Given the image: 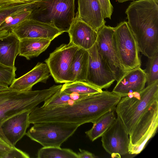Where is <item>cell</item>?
Here are the masks:
<instances>
[{"label": "cell", "mask_w": 158, "mask_h": 158, "mask_svg": "<svg viewBox=\"0 0 158 158\" xmlns=\"http://www.w3.org/2000/svg\"><path fill=\"white\" fill-rule=\"evenodd\" d=\"M57 92L54 86L41 90L20 91L9 87L0 91V126L3 121L15 114L31 110Z\"/></svg>", "instance_id": "277c9868"}, {"label": "cell", "mask_w": 158, "mask_h": 158, "mask_svg": "<svg viewBox=\"0 0 158 158\" xmlns=\"http://www.w3.org/2000/svg\"><path fill=\"white\" fill-rule=\"evenodd\" d=\"M20 40L44 39L52 41L63 33L55 27L33 19H26L12 31Z\"/></svg>", "instance_id": "4fadbf2b"}, {"label": "cell", "mask_w": 158, "mask_h": 158, "mask_svg": "<svg viewBox=\"0 0 158 158\" xmlns=\"http://www.w3.org/2000/svg\"><path fill=\"white\" fill-rule=\"evenodd\" d=\"M87 51L89 60L86 82L101 89L109 88L115 80L98 54L95 43Z\"/></svg>", "instance_id": "8fae6325"}, {"label": "cell", "mask_w": 158, "mask_h": 158, "mask_svg": "<svg viewBox=\"0 0 158 158\" xmlns=\"http://www.w3.org/2000/svg\"><path fill=\"white\" fill-rule=\"evenodd\" d=\"M67 32L70 38L69 42L87 50L95 44L98 35L97 32L76 15Z\"/></svg>", "instance_id": "9a60e30c"}, {"label": "cell", "mask_w": 158, "mask_h": 158, "mask_svg": "<svg viewBox=\"0 0 158 158\" xmlns=\"http://www.w3.org/2000/svg\"><path fill=\"white\" fill-rule=\"evenodd\" d=\"M114 39L119 60L125 71L140 67L139 51L127 22H122L114 27Z\"/></svg>", "instance_id": "52a82bcc"}, {"label": "cell", "mask_w": 158, "mask_h": 158, "mask_svg": "<svg viewBox=\"0 0 158 158\" xmlns=\"http://www.w3.org/2000/svg\"><path fill=\"white\" fill-rule=\"evenodd\" d=\"M79 47L70 42L63 44L50 53L45 62L50 74L57 83L71 82L70 68Z\"/></svg>", "instance_id": "9c48e42d"}, {"label": "cell", "mask_w": 158, "mask_h": 158, "mask_svg": "<svg viewBox=\"0 0 158 158\" xmlns=\"http://www.w3.org/2000/svg\"><path fill=\"white\" fill-rule=\"evenodd\" d=\"M146 74L140 67L127 71L119 80L112 92L122 97L129 94L139 92L145 87Z\"/></svg>", "instance_id": "5bb4252c"}, {"label": "cell", "mask_w": 158, "mask_h": 158, "mask_svg": "<svg viewBox=\"0 0 158 158\" xmlns=\"http://www.w3.org/2000/svg\"><path fill=\"white\" fill-rule=\"evenodd\" d=\"M9 86L0 83V91L8 88Z\"/></svg>", "instance_id": "836d02e7"}, {"label": "cell", "mask_w": 158, "mask_h": 158, "mask_svg": "<svg viewBox=\"0 0 158 158\" xmlns=\"http://www.w3.org/2000/svg\"><path fill=\"white\" fill-rule=\"evenodd\" d=\"M125 13L139 52L153 56L158 52V0H134Z\"/></svg>", "instance_id": "3957f363"}, {"label": "cell", "mask_w": 158, "mask_h": 158, "mask_svg": "<svg viewBox=\"0 0 158 158\" xmlns=\"http://www.w3.org/2000/svg\"><path fill=\"white\" fill-rule=\"evenodd\" d=\"M128 135L121 121L117 118L101 136L102 146L112 157L120 158L128 153Z\"/></svg>", "instance_id": "30bf717a"}, {"label": "cell", "mask_w": 158, "mask_h": 158, "mask_svg": "<svg viewBox=\"0 0 158 158\" xmlns=\"http://www.w3.org/2000/svg\"><path fill=\"white\" fill-rule=\"evenodd\" d=\"M35 0H0V6L17 3H27Z\"/></svg>", "instance_id": "d6a6232c"}, {"label": "cell", "mask_w": 158, "mask_h": 158, "mask_svg": "<svg viewBox=\"0 0 158 158\" xmlns=\"http://www.w3.org/2000/svg\"><path fill=\"white\" fill-rule=\"evenodd\" d=\"M0 140H1L0 139Z\"/></svg>", "instance_id": "d590c367"}, {"label": "cell", "mask_w": 158, "mask_h": 158, "mask_svg": "<svg viewBox=\"0 0 158 158\" xmlns=\"http://www.w3.org/2000/svg\"><path fill=\"white\" fill-rule=\"evenodd\" d=\"M35 0L29 2L14 3L0 6V25L9 16L25 10H32Z\"/></svg>", "instance_id": "484cf974"}, {"label": "cell", "mask_w": 158, "mask_h": 158, "mask_svg": "<svg viewBox=\"0 0 158 158\" xmlns=\"http://www.w3.org/2000/svg\"><path fill=\"white\" fill-rule=\"evenodd\" d=\"M114 111L108 112L100 117L93 123L92 128L85 132L92 141L101 137L114 121L116 118Z\"/></svg>", "instance_id": "44dd1931"}, {"label": "cell", "mask_w": 158, "mask_h": 158, "mask_svg": "<svg viewBox=\"0 0 158 158\" xmlns=\"http://www.w3.org/2000/svg\"><path fill=\"white\" fill-rule=\"evenodd\" d=\"M29 157L30 156L28 154L17 148L15 147H12L8 151L5 158H29Z\"/></svg>", "instance_id": "f546056e"}, {"label": "cell", "mask_w": 158, "mask_h": 158, "mask_svg": "<svg viewBox=\"0 0 158 158\" xmlns=\"http://www.w3.org/2000/svg\"><path fill=\"white\" fill-rule=\"evenodd\" d=\"M78 9L76 15L98 32L106 21L98 0H78Z\"/></svg>", "instance_id": "2e32d148"}, {"label": "cell", "mask_w": 158, "mask_h": 158, "mask_svg": "<svg viewBox=\"0 0 158 158\" xmlns=\"http://www.w3.org/2000/svg\"><path fill=\"white\" fill-rule=\"evenodd\" d=\"M102 10L104 19H111L113 7L110 0H98Z\"/></svg>", "instance_id": "f1b7e54d"}, {"label": "cell", "mask_w": 158, "mask_h": 158, "mask_svg": "<svg viewBox=\"0 0 158 158\" xmlns=\"http://www.w3.org/2000/svg\"><path fill=\"white\" fill-rule=\"evenodd\" d=\"M145 70L147 85L158 80V53L151 58H148Z\"/></svg>", "instance_id": "4316f807"}, {"label": "cell", "mask_w": 158, "mask_h": 158, "mask_svg": "<svg viewBox=\"0 0 158 158\" xmlns=\"http://www.w3.org/2000/svg\"><path fill=\"white\" fill-rule=\"evenodd\" d=\"M80 152L77 154L78 158H95L97 157L93 154L84 150L79 149Z\"/></svg>", "instance_id": "1f68e13d"}, {"label": "cell", "mask_w": 158, "mask_h": 158, "mask_svg": "<svg viewBox=\"0 0 158 158\" xmlns=\"http://www.w3.org/2000/svg\"><path fill=\"white\" fill-rule=\"evenodd\" d=\"M51 41L40 38L20 39L19 55L25 57L28 60L37 57L47 48Z\"/></svg>", "instance_id": "d6986e66"}, {"label": "cell", "mask_w": 158, "mask_h": 158, "mask_svg": "<svg viewBox=\"0 0 158 158\" xmlns=\"http://www.w3.org/2000/svg\"><path fill=\"white\" fill-rule=\"evenodd\" d=\"M60 90L68 94L75 93L85 95L95 94L102 91L86 82L81 81L65 83L62 85Z\"/></svg>", "instance_id": "cb8c5ba5"}, {"label": "cell", "mask_w": 158, "mask_h": 158, "mask_svg": "<svg viewBox=\"0 0 158 158\" xmlns=\"http://www.w3.org/2000/svg\"><path fill=\"white\" fill-rule=\"evenodd\" d=\"M88 95L73 93L68 94L60 90L44 101L43 107H51L72 104Z\"/></svg>", "instance_id": "7402d4cb"}, {"label": "cell", "mask_w": 158, "mask_h": 158, "mask_svg": "<svg viewBox=\"0 0 158 158\" xmlns=\"http://www.w3.org/2000/svg\"><path fill=\"white\" fill-rule=\"evenodd\" d=\"M32 10L22 11L7 17L0 25V38L7 35L19 24L30 19Z\"/></svg>", "instance_id": "603a6c76"}, {"label": "cell", "mask_w": 158, "mask_h": 158, "mask_svg": "<svg viewBox=\"0 0 158 158\" xmlns=\"http://www.w3.org/2000/svg\"><path fill=\"white\" fill-rule=\"evenodd\" d=\"M122 97L107 91L89 95L72 104L51 107L36 106L29 116L30 124L58 122L75 123H94L106 113L115 110Z\"/></svg>", "instance_id": "7a4b0ae2"}, {"label": "cell", "mask_w": 158, "mask_h": 158, "mask_svg": "<svg viewBox=\"0 0 158 158\" xmlns=\"http://www.w3.org/2000/svg\"><path fill=\"white\" fill-rule=\"evenodd\" d=\"M89 60L88 51L79 48L75 54L70 67L71 82H86Z\"/></svg>", "instance_id": "ffe728a7"}, {"label": "cell", "mask_w": 158, "mask_h": 158, "mask_svg": "<svg viewBox=\"0 0 158 158\" xmlns=\"http://www.w3.org/2000/svg\"><path fill=\"white\" fill-rule=\"evenodd\" d=\"M115 110L129 134L128 151L140 153L158 128V80L122 97Z\"/></svg>", "instance_id": "6da1fadb"}, {"label": "cell", "mask_w": 158, "mask_h": 158, "mask_svg": "<svg viewBox=\"0 0 158 158\" xmlns=\"http://www.w3.org/2000/svg\"><path fill=\"white\" fill-rule=\"evenodd\" d=\"M20 40L12 31L0 38V63L15 67V61L19 52Z\"/></svg>", "instance_id": "ac0fdd59"}, {"label": "cell", "mask_w": 158, "mask_h": 158, "mask_svg": "<svg viewBox=\"0 0 158 158\" xmlns=\"http://www.w3.org/2000/svg\"><path fill=\"white\" fill-rule=\"evenodd\" d=\"M75 0H35L30 19L68 32L75 18Z\"/></svg>", "instance_id": "5b68a950"}, {"label": "cell", "mask_w": 158, "mask_h": 158, "mask_svg": "<svg viewBox=\"0 0 158 158\" xmlns=\"http://www.w3.org/2000/svg\"><path fill=\"white\" fill-rule=\"evenodd\" d=\"M119 3H123L128 1H134L135 0H116Z\"/></svg>", "instance_id": "e575fe53"}, {"label": "cell", "mask_w": 158, "mask_h": 158, "mask_svg": "<svg viewBox=\"0 0 158 158\" xmlns=\"http://www.w3.org/2000/svg\"><path fill=\"white\" fill-rule=\"evenodd\" d=\"M16 69L0 63V83L10 86L15 79Z\"/></svg>", "instance_id": "83f0119b"}, {"label": "cell", "mask_w": 158, "mask_h": 158, "mask_svg": "<svg viewBox=\"0 0 158 158\" xmlns=\"http://www.w3.org/2000/svg\"><path fill=\"white\" fill-rule=\"evenodd\" d=\"M26 135L44 147H60L80 126L78 124L58 122L34 124Z\"/></svg>", "instance_id": "8992f818"}, {"label": "cell", "mask_w": 158, "mask_h": 158, "mask_svg": "<svg viewBox=\"0 0 158 158\" xmlns=\"http://www.w3.org/2000/svg\"><path fill=\"white\" fill-rule=\"evenodd\" d=\"M114 27L105 25L97 32L95 44L102 61L118 81L125 74L119 60L114 39Z\"/></svg>", "instance_id": "ba28073f"}, {"label": "cell", "mask_w": 158, "mask_h": 158, "mask_svg": "<svg viewBox=\"0 0 158 158\" xmlns=\"http://www.w3.org/2000/svg\"><path fill=\"white\" fill-rule=\"evenodd\" d=\"M12 147L6 143L0 140V158H5Z\"/></svg>", "instance_id": "4dcf8cb0"}, {"label": "cell", "mask_w": 158, "mask_h": 158, "mask_svg": "<svg viewBox=\"0 0 158 158\" xmlns=\"http://www.w3.org/2000/svg\"><path fill=\"white\" fill-rule=\"evenodd\" d=\"M50 75L47 64L38 62L30 71L15 78L9 87L18 91H31L32 87L36 83L39 82L46 83Z\"/></svg>", "instance_id": "e0dca14e"}, {"label": "cell", "mask_w": 158, "mask_h": 158, "mask_svg": "<svg viewBox=\"0 0 158 158\" xmlns=\"http://www.w3.org/2000/svg\"><path fill=\"white\" fill-rule=\"evenodd\" d=\"M38 158H78L77 154L72 150L60 147H44L37 153Z\"/></svg>", "instance_id": "d4e9b609"}, {"label": "cell", "mask_w": 158, "mask_h": 158, "mask_svg": "<svg viewBox=\"0 0 158 158\" xmlns=\"http://www.w3.org/2000/svg\"><path fill=\"white\" fill-rule=\"evenodd\" d=\"M31 110L24 111L3 121L0 126V139L11 147L26 134L30 125L29 118Z\"/></svg>", "instance_id": "7c38bea8"}]
</instances>
